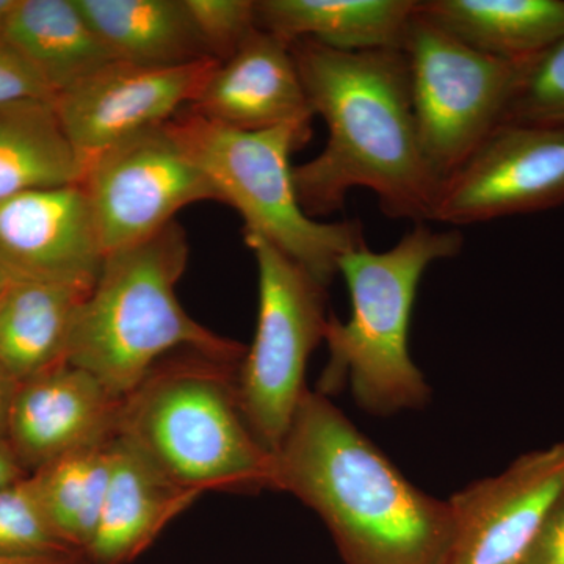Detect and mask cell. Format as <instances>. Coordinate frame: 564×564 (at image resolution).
I'll return each mask as SVG.
<instances>
[{
	"instance_id": "7",
	"label": "cell",
	"mask_w": 564,
	"mask_h": 564,
	"mask_svg": "<svg viewBox=\"0 0 564 564\" xmlns=\"http://www.w3.org/2000/svg\"><path fill=\"white\" fill-rule=\"evenodd\" d=\"M245 243L258 265L259 306L236 395L251 432L274 455L306 392L307 361L325 340L326 288L262 237L245 234Z\"/></svg>"
},
{
	"instance_id": "9",
	"label": "cell",
	"mask_w": 564,
	"mask_h": 564,
	"mask_svg": "<svg viewBox=\"0 0 564 564\" xmlns=\"http://www.w3.org/2000/svg\"><path fill=\"white\" fill-rule=\"evenodd\" d=\"M80 185L106 256L150 239L191 204L217 202L172 121L99 152L85 165Z\"/></svg>"
},
{
	"instance_id": "1",
	"label": "cell",
	"mask_w": 564,
	"mask_h": 564,
	"mask_svg": "<svg viewBox=\"0 0 564 564\" xmlns=\"http://www.w3.org/2000/svg\"><path fill=\"white\" fill-rule=\"evenodd\" d=\"M291 51L311 109L328 129L321 154L293 166L303 210L326 217L362 187L393 220L432 221L443 180L423 154L403 51L345 52L313 40Z\"/></svg>"
},
{
	"instance_id": "28",
	"label": "cell",
	"mask_w": 564,
	"mask_h": 564,
	"mask_svg": "<svg viewBox=\"0 0 564 564\" xmlns=\"http://www.w3.org/2000/svg\"><path fill=\"white\" fill-rule=\"evenodd\" d=\"M522 564H564V491L549 511Z\"/></svg>"
},
{
	"instance_id": "10",
	"label": "cell",
	"mask_w": 564,
	"mask_h": 564,
	"mask_svg": "<svg viewBox=\"0 0 564 564\" xmlns=\"http://www.w3.org/2000/svg\"><path fill=\"white\" fill-rule=\"evenodd\" d=\"M564 204V126L502 122L443 182L432 221L464 226Z\"/></svg>"
},
{
	"instance_id": "18",
	"label": "cell",
	"mask_w": 564,
	"mask_h": 564,
	"mask_svg": "<svg viewBox=\"0 0 564 564\" xmlns=\"http://www.w3.org/2000/svg\"><path fill=\"white\" fill-rule=\"evenodd\" d=\"M417 10L500 61H532L564 39V0H419Z\"/></svg>"
},
{
	"instance_id": "15",
	"label": "cell",
	"mask_w": 564,
	"mask_h": 564,
	"mask_svg": "<svg viewBox=\"0 0 564 564\" xmlns=\"http://www.w3.org/2000/svg\"><path fill=\"white\" fill-rule=\"evenodd\" d=\"M188 110L242 131L311 126L315 117L291 44L259 28L215 65Z\"/></svg>"
},
{
	"instance_id": "13",
	"label": "cell",
	"mask_w": 564,
	"mask_h": 564,
	"mask_svg": "<svg viewBox=\"0 0 564 564\" xmlns=\"http://www.w3.org/2000/svg\"><path fill=\"white\" fill-rule=\"evenodd\" d=\"M104 259L80 184L36 188L0 202V265L11 276L90 292Z\"/></svg>"
},
{
	"instance_id": "26",
	"label": "cell",
	"mask_w": 564,
	"mask_h": 564,
	"mask_svg": "<svg viewBox=\"0 0 564 564\" xmlns=\"http://www.w3.org/2000/svg\"><path fill=\"white\" fill-rule=\"evenodd\" d=\"M204 51L225 62L258 29L254 0H184Z\"/></svg>"
},
{
	"instance_id": "23",
	"label": "cell",
	"mask_w": 564,
	"mask_h": 564,
	"mask_svg": "<svg viewBox=\"0 0 564 564\" xmlns=\"http://www.w3.org/2000/svg\"><path fill=\"white\" fill-rule=\"evenodd\" d=\"M115 436L117 433L82 445L32 475L55 530L80 554L90 544L101 516Z\"/></svg>"
},
{
	"instance_id": "32",
	"label": "cell",
	"mask_w": 564,
	"mask_h": 564,
	"mask_svg": "<svg viewBox=\"0 0 564 564\" xmlns=\"http://www.w3.org/2000/svg\"><path fill=\"white\" fill-rule=\"evenodd\" d=\"M18 0H0V33L6 29L7 22H9L11 13L17 9Z\"/></svg>"
},
{
	"instance_id": "11",
	"label": "cell",
	"mask_w": 564,
	"mask_h": 564,
	"mask_svg": "<svg viewBox=\"0 0 564 564\" xmlns=\"http://www.w3.org/2000/svg\"><path fill=\"white\" fill-rule=\"evenodd\" d=\"M217 63L207 58L154 68L113 61L58 93L55 110L84 169L111 144L172 121L182 106L191 107Z\"/></svg>"
},
{
	"instance_id": "8",
	"label": "cell",
	"mask_w": 564,
	"mask_h": 564,
	"mask_svg": "<svg viewBox=\"0 0 564 564\" xmlns=\"http://www.w3.org/2000/svg\"><path fill=\"white\" fill-rule=\"evenodd\" d=\"M402 51L423 154L444 182L502 124L525 62L481 54L419 10Z\"/></svg>"
},
{
	"instance_id": "3",
	"label": "cell",
	"mask_w": 564,
	"mask_h": 564,
	"mask_svg": "<svg viewBox=\"0 0 564 564\" xmlns=\"http://www.w3.org/2000/svg\"><path fill=\"white\" fill-rule=\"evenodd\" d=\"M191 247L177 221L111 251L77 311L65 362L124 399L173 351L239 367L247 347L210 332L182 307L176 288Z\"/></svg>"
},
{
	"instance_id": "27",
	"label": "cell",
	"mask_w": 564,
	"mask_h": 564,
	"mask_svg": "<svg viewBox=\"0 0 564 564\" xmlns=\"http://www.w3.org/2000/svg\"><path fill=\"white\" fill-rule=\"evenodd\" d=\"M55 93L39 70L0 36V106L21 101H54Z\"/></svg>"
},
{
	"instance_id": "25",
	"label": "cell",
	"mask_w": 564,
	"mask_h": 564,
	"mask_svg": "<svg viewBox=\"0 0 564 564\" xmlns=\"http://www.w3.org/2000/svg\"><path fill=\"white\" fill-rule=\"evenodd\" d=\"M502 122L564 126V39L522 65Z\"/></svg>"
},
{
	"instance_id": "16",
	"label": "cell",
	"mask_w": 564,
	"mask_h": 564,
	"mask_svg": "<svg viewBox=\"0 0 564 564\" xmlns=\"http://www.w3.org/2000/svg\"><path fill=\"white\" fill-rule=\"evenodd\" d=\"M199 497L174 484L117 430L109 486L85 560L88 564L132 563Z\"/></svg>"
},
{
	"instance_id": "6",
	"label": "cell",
	"mask_w": 564,
	"mask_h": 564,
	"mask_svg": "<svg viewBox=\"0 0 564 564\" xmlns=\"http://www.w3.org/2000/svg\"><path fill=\"white\" fill-rule=\"evenodd\" d=\"M172 122L217 202L243 218L245 234L272 243L325 288L345 252L366 242L361 223L314 220L300 204L291 155L310 141L311 126L242 131L191 110Z\"/></svg>"
},
{
	"instance_id": "22",
	"label": "cell",
	"mask_w": 564,
	"mask_h": 564,
	"mask_svg": "<svg viewBox=\"0 0 564 564\" xmlns=\"http://www.w3.org/2000/svg\"><path fill=\"white\" fill-rule=\"evenodd\" d=\"M84 170L54 101L0 106V202L36 188L80 184Z\"/></svg>"
},
{
	"instance_id": "29",
	"label": "cell",
	"mask_w": 564,
	"mask_h": 564,
	"mask_svg": "<svg viewBox=\"0 0 564 564\" xmlns=\"http://www.w3.org/2000/svg\"><path fill=\"white\" fill-rule=\"evenodd\" d=\"M18 386H20V381L6 367L0 366V440H6L7 437L11 406H13Z\"/></svg>"
},
{
	"instance_id": "2",
	"label": "cell",
	"mask_w": 564,
	"mask_h": 564,
	"mask_svg": "<svg viewBox=\"0 0 564 564\" xmlns=\"http://www.w3.org/2000/svg\"><path fill=\"white\" fill-rule=\"evenodd\" d=\"M273 491L321 516L345 564H447L448 500L406 480L321 392L306 389L274 454Z\"/></svg>"
},
{
	"instance_id": "5",
	"label": "cell",
	"mask_w": 564,
	"mask_h": 564,
	"mask_svg": "<svg viewBox=\"0 0 564 564\" xmlns=\"http://www.w3.org/2000/svg\"><path fill=\"white\" fill-rule=\"evenodd\" d=\"M237 369L196 352L163 359L122 400L118 433L199 496L273 489L274 455L245 421Z\"/></svg>"
},
{
	"instance_id": "4",
	"label": "cell",
	"mask_w": 564,
	"mask_h": 564,
	"mask_svg": "<svg viewBox=\"0 0 564 564\" xmlns=\"http://www.w3.org/2000/svg\"><path fill=\"white\" fill-rule=\"evenodd\" d=\"M463 247L456 229L415 223L389 251H370L364 242L345 252L337 273L350 293L351 317L344 323L329 315V362L317 392L329 397L350 384L356 403L377 415L425 406L432 392L408 348L415 293L433 262L455 258Z\"/></svg>"
},
{
	"instance_id": "20",
	"label": "cell",
	"mask_w": 564,
	"mask_h": 564,
	"mask_svg": "<svg viewBox=\"0 0 564 564\" xmlns=\"http://www.w3.org/2000/svg\"><path fill=\"white\" fill-rule=\"evenodd\" d=\"M3 36L55 96L115 61L76 0H18Z\"/></svg>"
},
{
	"instance_id": "14",
	"label": "cell",
	"mask_w": 564,
	"mask_h": 564,
	"mask_svg": "<svg viewBox=\"0 0 564 564\" xmlns=\"http://www.w3.org/2000/svg\"><path fill=\"white\" fill-rule=\"evenodd\" d=\"M122 400L87 370L57 364L20 381L7 443L24 469L39 470L82 445L117 433Z\"/></svg>"
},
{
	"instance_id": "24",
	"label": "cell",
	"mask_w": 564,
	"mask_h": 564,
	"mask_svg": "<svg viewBox=\"0 0 564 564\" xmlns=\"http://www.w3.org/2000/svg\"><path fill=\"white\" fill-rule=\"evenodd\" d=\"M76 554L80 552L74 551L52 524L32 475L0 489V556Z\"/></svg>"
},
{
	"instance_id": "31",
	"label": "cell",
	"mask_w": 564,
	"mask_h": 564,
	"mask_svg": "<svg viewBox=\"0 0 564 564\" xmlns=\"http://www.w3.org/2000/svg\"><path fill=\"white\" fill-rule=\"evenodd\" d=\"M0 564H88L82 554L63 556H0Z\"/></svg>"
},
{
	"instance_id": "17",
	"label": "cell",
	"mask_w": 564,
	"mask_h": 564,
	"mask_svg": "<svg viewBox=\"0 0 564 564\" xmlns=\"http://www.w3.org/2000/svg\"><path fill=\"white\" fill-rule=\"evenodd\" d=\"M419 0H258L261 31L345 52L402 50Z\"/></svg>"
},
{
	"instance_id": "33",
	"label": "cell",
	"mask_w": 564,
	"mask_h": 564,
	"mask_svg": "<svg viewBox=\"0 0 564 564\" xmlns=\"http://www.w3.org/2000/svg\"><path fill=\"white\" fill-rule=\"evenodd\" d=\"M11 274L9 272H7L6 269H3L2 265H0V289L3 288V285L7 284V282H9L11 280Z\"/></svg>"
},
{
	"instance_id": "19",
	"label": "cell",
	"mask_w": 564,
	"mask_h": 564,
	"mask_svg": "<svg viewBox=\"0 0 564 564\" xmlns=\"http://www.w3.org/2000/svg\"><path fill=\"white\" fill-rule=\"evenodd\" d=\"M88 292L11 278L0 289V366L18 381L65 362L70 329Z\"/></svg>"
},
{
	"instance_id": "21",
	"label": "cell",
	"mask_w": 564,
	"mask_h": 564,
	"mask_svg": "<svg viewBox=\"0 0 564 564\" xmlns=\"http://www.w3.org/2000/svg\"><path fill=\"white\" fill-rule=\"evenodd\" d=\"M76 2L115 61L166 68L210 58L196 35L184 0Z\"/></svg>"
},
{
	"instance_id": "30",
	"label": "cell",
	"mask_w": 564,
	"mask_h": 564,
	"mask_svg": "<svg viewBox=\"0 0 564 564\" xmlns=\"http://www.w3.org/2000/svg\"><path fill=\"white\" fill-rule=\"evenodd\" d=\"M24 466L11 451L10 444L7 440H0V489L7 486L17 484L22 478L28 477L24 473Z\"/></svg>"
},
{
	"instance_id": "12",
	"label": "cell",
	"mask_w": 564,
	"mask_h": 564,
	"mask_svg": "<svg viewBox=\"0 0 564 564\" xmlns=\"http://www.w3.org/2000/svg\"><path fill=\"white\" fill-rule=\"evenodd\" d=\"M563 491L564 443L466 486L447 499L455 524L447 564H522Z\"/></svg>"
}]
</instances>
